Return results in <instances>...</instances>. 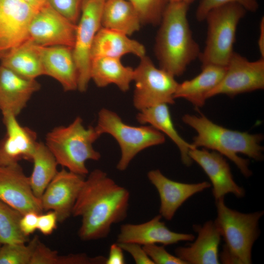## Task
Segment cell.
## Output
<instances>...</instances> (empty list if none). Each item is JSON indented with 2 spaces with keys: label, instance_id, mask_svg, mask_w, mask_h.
<instances>
[{
  "label": "cell",
  "instance_id": "1",
  "mask_svg": "<svg viewBox=\"0 0 264 264\" xmlns=\"http://www.w3.org/2000/svg\"><path fill=\"white\" fill-rule=\"evenodd\" d=\"M130 193L104 171L96 169L85 178L74 205L72 215L80 217L78 236L89 241L106 238L111 226L128 215Z\"/></svg>",
  "mask_w": 264,
  "mask_h": 264
},
{
  "label": "cell",
  "instance_id": "2",
  "mask_svg": "<svg viewBox=\"0 0 264 264\" xmlns=\"http://www.w3.org/2000/svg\"><path fill=\"white\" fill-rule=\"evenodd\" d=\"M189 6L183 2H168L155 38L154 52L160 68L175 77L183 74L201 53L188 21Z\"/></svg>",
  "mask_w": 264,
  "mask_h": 264
},
{
  "label": "cell",
  "instance_id": "3",
  "mask_svg": "<svg viewBox=\"0 0 264 264\" xmlns=\"http://www.w3.org/2000/svg\"><path fill=\"white\" fill-rule=\"evenodd\" d=\"M183 122L197 132L191 143L195 148L202 147L216 151L231 160L246 177L252 171L248 159L239 156L242 154L257 161L263 158L262 134H250L230 130L214 123L205 116L186 114Z\"/></svg>",
  "mask_w": 264,
  "mask_h": 264
},
{
  "label": "cell",
  "instance_id": "4",
  "mask_svg": "<svg viewBox=\"0 0 264 264\" xmlns=\"http://www.w3.org/2000/svg\"><path fill=\"white\" fill-rule=\"evenodd\" d=\"M100 135L95 127L86 128L82 119L77 117L67 126L52 129L46 134L44 143L58 165L84 176L88 174L86 162L98 161L101 157L93 146Z\"/></svg>",
  "mask_w": 264,
  "mask_h": 264
},
{
  "label": "cell",
  "instance_id": "5",
  "mask_svg": "<svg viewBox=\"0 0 264 264\" xmlns=\"http://www.w3.org/2000/svg\"><path fill=\"white\" fill-rule=\"evenodd\" d=\"M247 11L231 3L210 10L204 21L207 23L205 46L199 59L202 66L213 65L226 66L234 53L238 25Z\"/></svg>",
  "mask_w": 264,
  "mask_h": 264
},
{
  "label": "cell",
  "instance_id": "6",
  "mask_svg": "<svg viewBox=\"0 0 264 264\" xmlns=\"http://www.w3.org/2000/svg\"><path fill=\"white\" fill-rule=\"evenodd\" d=\"M217 216L214 220L223 246L240 264H252V249L260 234L259 222L264 211L243 213L226 205L224 198L216 200Z\"/></svg>",
  "mask_w": 264,
  "mask_h": 264
},
{
  "label": "cell",
  "instance_id": "7",
  "mask_svg": "<svg viewBox=\"0 0 264 264\" xmlns=\"http://www.w3.org/2000/svg\"><path fill=\"white\" fill-rule=\"evenodd\" d=\"M95 128L101 135L109 134L117 142L121 156L116 168L120 171L126 170L134 157L143 150L165 141V135L153 126L129 125L116 112L105 108L99 111Z\"/></svg>",
  "mask_w": 264,
  "mask_h": 264
},
{
  "label": "cell",
  "instance_id": "8",
  "mask_svg": "<svg viewBox=\"0 0 264 264\" xmlns=\"http://www.w3.org/2000/svg\"><path fill=\"white\" fill-rule=\"evenodd\" d=\"M140 59L134 69L133 104L135 108L140 111L159 104H173L178 84L175 77L157 68L148 56L145 55Z\"/></svg>",
  "mask_w": 264,
  "mask_h": 264
},
{
  "label": "cell",
  "instance_id": "9",
  "mask_svg": "<svg viewBox=\"0 0 264 264\" xmlns=\"http://www.w3.org/2000/svg\"><path fill=\"white\" fill-rule=\"evenodd\" d=\"M105 0H83L76 24L73 57L78 77V89H88L90 79V52L94 37L101 27V16Z\"/></svg>",
  "mask_w": 264,
  "mask_h": 264
},
{
  "label": "cell",
  "instance_id": "10",
  "mask_svg": "<svg viewBox=\"0 0 264 264\" xmlns=\"http://www.w3.org/2000/svg\"><path fill=\"white\" fill-rule=\"evenodd\" d=\"M264 88V59L250 61L234 52L225 74L207 99L219 94L230 97Z\"/></svg>",
  "mask_w": 264,
  "mask_h": 264
},
{
  "label": "cell",
  "instance_id": "11",
  "mask_svg": "<svg viewBox=\"0 0 264 264\" xmlns=\"http://www.w3.org/2000/svg\"><path fill=\"white\" fill-rule=\"evenodd\" d=\"M76 24L47 2L32 19L28 29V39L43 47L62 45L72 48Z\"/></svg>",
  "mask_w": 264,
  "mask_h": 264
},
{
  "label": "cell",
  "instance_id": "12",
  "mask_svg": "<svg viewBox=\"0 0 264 264\" xmlns=\"http://www.w3.org/2000/svg\"><path fill=\"white\" fill-rule=\"evenodd\" d=\"M37 11L22 0H0V60L28 39L29 24Z\"/></svg>",
  "mask_w": 264,
  "mask_h": 264
},
{
  "label": "cell",
  "instance_id": "13",
  "mask_svg": "<svg viewBox=\"0 0 264 264\" xmlns=\"http://www.w3.org/2000/svg\"><path fill=\"white\" fill-rule=\"evenodd\" d=\"M85 179L65 168L58 171L40 198L43 210L55 212L59 222L67 220L72 215Z\"/></svg>",
  "mask_w": 264,
  "mask_h": 264
},
{
  "label": "cell",
  "instance_id": "14",
  "mask_svg": "<svg viewBox=\"0 0 264 264\" xmlns=\"http://www.w3.org/2000/svg\"><path fill=\"white\" fill-rule=\"evenodd\" d=\"M0 199L22 215L43 213L41 199L34 195L29 177L19 163L0 167Z\"/></svg>",
  "mask_w": 264,
  "mask_h": 264
},
{
  "label": "cell",
  "instance_id": "15",
  "mask_svg": "<svg viewBox=\"0 0 264 264\" xmlns=\"http://www.w3.org/2000/svg\"><path fill=\"white\" fill-rule=\"evenodd\" d=\"M2 114L6 132L0 140V167L19 163L22 160L31 162L38 143L36 132L22 126L14 115Z\"/></svg>",
  "mask_w": 264,
  "mask_h": 264
},
{
  "label": "cell",
  "instance_id": "16",
  "mask_svg": "<svg viewBox=\"0 0 264 264\" xmlns=\"http://www.w3.org/2000/svg\"><path fill=\"white\" fill-rule=\"evenodd\" d=\"M189 156L203 169L213 186L212 194L215 201L231 193L238 198L245 195L244 189L233 179L229 164L220 154L206 149L194 148L190 150Z\"/></svg>",
  "mask_w": 264,
  "mask_h": 264
},
{
  "label": "cell",
  "instance_id": "17",
  "mask_svg": "<svg viewBox=\"0 0 264 264\" xmlns=\"http://www.w3.org/2000/svg\"><path fill=\"white\" fill-rule=\"evenodd\" d=\"M147 177L159 194V214L168 220L173 219L178 208L190 197L211 186L207 181L197 183L176 181L167 177L158 169L148 172Z\"/></svg>",
  "mask_w": 264,
  "mask_h": 264
},
{
  "label": "cell",
  "instance_id": "18",
  "mask_svg": "<svg viewBox=\"0 0 264 264\" xmlns=\"http://www.w3.org/2000/svg\"><path fill=\"white\" fill-rule=\"evenodd\" d=\"M162 218L159 214L144 223L122 224L116 242L136 243L142 246L153 244L166 246L181 241L194 240L195 236L192 234L177 233L170 230L161 221Z\"/></svg>",
  "mask_w": 264,
  "mask_h": 264
},
{
  "label": "cell",
  "instance_id": "19",
  "mask_svg": "<svg viewBox=\"0 0 264 264\" xmlns=\"http://www.w3.org/2000/svg\"><path fill=\"white\" fill-rule=\"evenodd\" d=\"M41 88L36 79L22 77L0 65V110L17 116Z\"/></svg>",
  "mask_w": 264,
  "mask_h": 264
},
{
  "label": "cell",
  "instance_id": "20",
  "mask_svg": "<svg viewBox=\"0 0 264 264\" xmlns=\"http://www.w3.org/2000/svg\"><path fill=\"white\" fill-rule=\"evenodd\" d=\"M193 228L198 233L195 241L177 247L176 256L186 264H220L219 247L221 237L214 221L209 220L203 225H195Z\"/></svg>",
  "mask_w": 264,
  "mask_h": 264
},
{
  "label": "cell",
  "instance_id": "21",
  "mask_svg": "<svg viewBox=\"0 0 264 264\" xmlns=\"http://www.w3.org/2000/svg\"><path fill=\"white\" fill-rule=\"evenodd\" d=\"M44 75L57 81L66 91L78 89V77L72 48L58 45L42 48Z\"/></svg>",
  "mask_w": 264,
  "mask_h": 264
},
{
  "label": "cell",
  "instance_id": "22",
  "mask_svg": "<svg viewBox=\"0 0 264 264\" xmlns=\"http://www.w3.org/2000/svg\"><path fill=\"white\" fill-rule=\"evenodd\" d=\"M128 54L140 58L146 55V49L142 44L123 33L100 27L92 43L91 61L99 57L121 58Z\"/></svg>",
  "mask_w": 264,
  "mask_h": 264
},
{
  "label": "cell",
  "instance_id": "23",
  "mask_svg": "<svg viewBox=\"0 0 264 264\" xmlns=\"http://www.w3.org/2000/svg\"><path fill=\"white\" fill-rule=\"evenodd\" d=\"M226 66L208 65L202 66L201 72L191 80L178 84L174 98L184 99L195 107H202L207 95L220 82Z\"/></svg>",
  "mask_w": 264,
  "mask_h": 264
},
{
  "label": "cell",
  "instance_id": "24",
  "mask_svg": "<svg viewBox=\"0 0 264 264\" xmlns=\"http://www.w3.org/2000/svg\"><path fill=\"white\" fill-rule=\"evenodd\" d=\"M42 48L29 39L0 59V65L29 79L44 75Z\"/></svg>",
  "mask_w": 264,
  "mask_h": 264
},
{
  "label": "cell",
  "instance_id": "25",
  "mask_svg": "<svg viewBox=\"0 0 264 264\" xmlns=\"http://www.w3.org/2000/svg\"><path fill=\"white\" fill-rule=\"evenodd\" d=\"M136 118L139 123L149 124L168 136L178 148L182 163L187 166L192 164L193 161L189 153L190 150L195 148L177 132L167 104H159L140 110Z\"/></svg>",
  "mask_w": 264,
  "mask_h": 264
},
{
  "label": "cell",
  "instance_id": "26",
  "mask_svg": "<svg viewBox=\"0 0 264 264\" xmlns=\"http://www.w3.org/2000/svg\"><path fill=\"white\" fill-rule=\"evenodd\" d=\"M90 75V79L99 88L114 84L126 92L133 81L134 69L124 66L121 58L99 57L91 60Z\"/></svg>",
  "mask_w": 264,
  "mask_h": 264
},
{
  "label": "cell",
  "instance_id": "27",
  "mask_svg": "<svg viewBox=\"0 0 264 264\" xmlns=\"http://www.w3.org/2000/svg\"><path fill=\"white\" fill-rule=\"evenodd\" d=\"M101 23V27L129 36L138 31L142 24L136 10L128 0H105Z\"/></svg>",
  "mask_w": 264,
  "mask_h": 264
},
{
  "label": "cell",
  "instance_id": "28",
  "mask_svg": "<svg viewBox=\"0 0 264 264\" xmlns=\"http://www.w3.org/2000/svg\"><path fill=\"white\" fill-rule=\"evenodd\" d=\"M33 168L29 176L32 191L41 198L45 189L58 172V164L44 143L38 142L32 161Z\"/></svg>",
  "mask_w": 264,
  "mask_h": 264
},
{
  "label": "cell",
  "instance_id": "29",
  "mask_svg": "<svg viewBox=\"0 0 264 264\" xmlns=\"http://www.w3.org/2000/svg\"><path fill=\"white\" fill-rule=\"evenodd\" d=\"M22 214L0 199V242L1 244L26 243L29 237L21 231Z\"/></svg>",
  "mask_w": 264,
  "mask_h": 264
},
{
  "label": "cell",
  "instance_id": "30",
  "mask_svg": "<svg viewBox=\"0 0 264 264\" xmlns=\"http://www.w3.org/2000/svg\"><path fill=\"white\" fill-rule=\"evenodd\" d=\"M38 238L35 236L27 243L2 244L0 247V264H30Z\"/></svg>",
  "mask_w": 264,
  "mask_h": 264
},
{
  "label": "cell",
  "instance_id": "31",
  "mask_svg": "<svg viewBox=\"0 0 264 264\" xmlns=\"http://www.w3.org/2000/svg\"><path fill=\"white\" fill-rule=\"evenodd\" d=\"M136 10L142 24H159L167 3L165 0H128Z\"/></svg>",
  "mask_w": 264,
  "mask_h": 264
},
{
  "label": "cell",
  "instance_id": "32",
  "mask_svg": "<svg viewBox=\"0 0 264 264\" xmlns=\"http://www.w3.org/2000/svg\"><path fill=\"white\" fill-rule=\"evenodd\" d=\"M231 3H238L247 11L254 12L259 7L257 0H201L196 11V18L198 22L204 21L208 13L212 9Z\"/></svg>",
  "mask_w": 264,
  "mask_h": 264
},
{
  "label": "cell",
  "instance_id": "33",
  "mask_svg": "<svg viewBox=\"0 0 264 264\" xmlns=\"http://www.w3.org/2000/svg\"><path fill=\"white\" fill-rule=\"evenodd\" d=\"M83 0H47L48 4L70 21L77 24Z\"/></svg>",
  "mask_w": 264,
  "mask_h": 264
},
{
  "label": "cell",
  "instance_id": "34",
  "mask_svg": "<svg viewBox=\"0 0 264 264\" xmlns=\"http://www.w3.org/2000/svg\"><path fill=\"white\" fill-rule=\"evenodd\" d=\"M143 247L154 264H186L176 256L169 253L163 245L149 244Z\"/></svg>",
  "mask_w": 264,
  "mask_h": 264
},
{
  "label": "cell",
  "instance_id": "35",
  "mask_svg": "<svg viewBox=\"0 0 264 264\" xmlns=\"http://www.w3.org/2000/svg\"><path fill=\"white\" fill-rule=\"evenodd\" d=\"M60 255L42 242L38 238L36 242L30 264H58Z\"/></svg>",
  "mask_w": 264,
  "mask_h": 264
},
{
  "label": "cell",
  "instance_id": "36",
  "mask_svg": "<svg viewBox=\"0 0 264 264\" xmlns=\"http://www.w3.org/2000/svg\"><path fill=\"white\" fill-rule=\"evenodd\" d=\"M118 243L123 251L132 256L136 264H154L145 252L142 245L132 242Z\"/></svg>",
  "mask_w": 264,
  "mask_h": 264
},
{
  "label": "cell",
  "instance_id": "37",
  "mask_svg": "<svg viewBox=\"0 0 264 264\" xmlns=\"http://www.w3.org/2000/svg\"><path fill=\"white\" fill-rule=\"evenodd\" d=\"M106 258L103 256L89 257L85 254L60 255L58 264H105Z\"/></svg>",
  "mask_w": 264,
  "mask_h": 264
},
{
  "label": "cell",
  "instance_id": "38",
  "mask_svg": "<svg viewBox=\"0 0 264 264\" xmlns=\"http://www.w3.org/2000/svg\"><path fill=\"white\" fill-rule=\"evenodd\" d=\"M58 222L57 216L54 211L43 213L38 217L37 230L44 235H50L57 228Z\"/></svg>",
  "mask_w": 264,
  "mask_h": 264
},
{
  "label": "cell",
  "instance_id": "39",
  "mask_svg": "<svg viewBox=\"0 0 264 264\" xmlns=\"http://www.w3.org/2000/svg\"><path fill=\"white\" fill-rule=\"evenodd\" d=\"M40 214L30 211L23 215L20 221V227L22 233L29 237L37 230L38 217Z\"/></svg>",
  "mask_w": 264,
  "mask_h": 264
},
{
  "label": "cell",
  "instance_id": "40",
  "mask_svg": "<svg viewBox=\"0 0 264 264\" xmlns=\"http://www.w3.org/2000/svg\"><path fill=\"white\" fill-rule=\"evenodd\" d=\"M105 264H125L123 250L116 242L112 244L110 248L108 257L106 259Z\"/></svg>",
  "mask_w": 264,
  "mask_h": 264
},
{
  "label": "cell",
  "instance_id": "41",
  "mask_svg": "<svg viewBox=\"0 0 264 264\" xmlns=\"http://www.w3.org/2000/svg\"><path fill=\"white\" fill-rule=\"evenodd\" d=\"M258 45L261 58L264 59V18L261 19L260 23V34L258 40Z\"/></svg>",
  "mask_w": 264,
  "mask_h": 264
},
{
  "label": "cell",
  "instance_id": "42",
  "mask_svg": "<svg viewBox=\"0 0 264 264\" xmlns=\"http://www.w3.org/2000/svg\"><path fill=\"white\" fill-rule=\"evenodd\" d=\"M26 2L37 11L39 10L47 3V0H22Z\"/></svg>",
  "mask_w": 264,
  "mask_h": 264
},
{
  "label": "cell",
  "instance_id": "43",
  "mask_svg": "<svg viewBox=\"0 0 264 264\" xmlns=\"http://www.w3.org/2000/svg\"><path fill=\"white\" fill-rule=\"evenodd\" d=\"M195 0H165L167 3L169 2H173V1H179V2H183L189 5Z\"/></svg>",
  "mask_w": 264,
  "mask_h": 264
},
{
  "label": "cell",
  "instance_id": "44",
  "mask_svg": "<svg viewBox=\"0 0 264 264\" xmlns=\"http://www.w3.org/2000/svg\"><path fill=\"white\" fill-rule=\"evenodd\" d=\"M1 244H1V243H0V247L1 245Z\"/></svg>",
  "mask_w": 264,
  "mask_h": 264
}]
</instances>
